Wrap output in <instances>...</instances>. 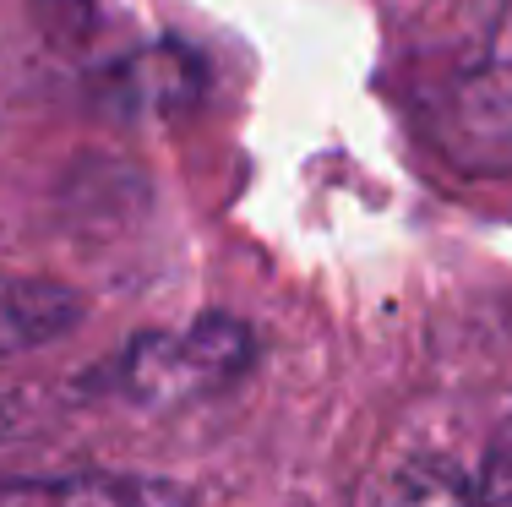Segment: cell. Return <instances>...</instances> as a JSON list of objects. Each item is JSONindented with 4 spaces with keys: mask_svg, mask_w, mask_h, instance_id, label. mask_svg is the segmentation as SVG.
Instances as JSON below:
<instances>
[{
    "mask_svg": "<svg viewBox=\"0 0 512 507\" xmlns=\"http://www.w3.org/2000/svg\"><path fill=\"white\" fill-rule=\"evenodd\" d=\"M0 507H191V491L164 475H39V480H0Z\"/></svg>",
    "mask_w": 512,
    "mask_h": 507,
    "instance_id": "2",
    "label": "cell"
},
{
    "mask_svg": "<svg viewBox=\"0 0 512 507\" xmlns=\"http://www.w3.org/2000/svg\"><path fill=\"white\" fill-rule=\"evenodd\" d=\"M251 355V328H240L235 317H197L180 333L137 338L126 355H115L109 382L137 404H186V398L229 388L240 371H251Z\"/></svg>",
    "mask_w": 512,
    "mask_h": 507,
    "instance_id": "1",
    "label": "cell"
},
{
    "mask_svg": "<svg viewBox=\"0 0 512 507\" xmlns=\"http://www.w3.org/2000/svg\"><path fill=\"white\" fill-rule=\"evenodd\" d=\"M17 431H28V409H22V398L0 393V437H17Z\"/></svg>",
    "mask_w": 512,
    "mask_h": 507,
    "instance_id": "6",
    "label": "cell"
},
{
    "mask_svg": "<svg viewBox=\"0 0 512 507\" xmlns=\"http://www.w3.org/2000/svg\"><path fill=\"white\" fill-rule=\"evenodd\" d=\"M77 317H82V300L66 284L0 273V355L55 344L60 333L77 328Z\"/></svg>",
    "mask_w": 512,
    "mask_h": 507,
    "instance_id": "3",
    "label": "cell"
},
{
    "mask_svg": "<svg viewBox=\"0 0 512 507\" xmlns=\"http://www.w3.org/2000/svg\"><path fill=\"white\" fill-rule=\"evenodd\" d=\"M376 507H480V491H474V475L463 464H453L442 453H425V458H409L387 480Z\"/></svg>",
    "mask_w": 512,
    "mask_h": 507,
    "instance_id": "4",
    "label": "cell"
},
{
    "mask_svg": "<svg viewBox=\"0 0 512 507\" xmlns=\"http://www.w3.org/2000/svg\"><path fill=\"white\" fill-rule=\"evenodd\" d=\"M474 491H480V507H512V426H502L491 437Z\"/></svg>",
    "mask_w": 512,
    "mask_h": 507,
    "instance_id": "5",
    "label": "cell"
}]
</instances>
